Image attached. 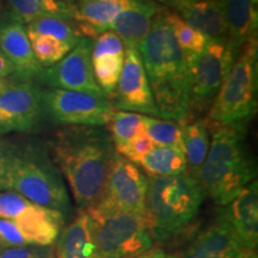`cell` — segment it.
Returning <instances> with one entry per match:
<instances>
[{
    "instance_id": "1",
    "label": "cell",
    "mask_w": 258,
    "mask_h": 258,
    "mask_svg": "<svg viewBox=\"0 0 258 258\" xmlns=\"http://www.w3.org/2000/svg\"><path fill=\"white\" fill-rule=\"evenodd\" d=\"M51 152L80 211L93 207L101 199L116 152L108 129L72 125L56 134Z\"/></svg>"
},
{
    "instance_id": "2",
    "label": "cell",
    "mask_w": 258,
    "mask_h": 258,
    "mask_svg": "<svg viewBox=\"0 0 258 258\" xmlns=\"http://www.w3.org/2000/svg\"><path fill=\"white\" fill-rule=\"evenodd\" d=\"M156 103L158 117L186 122L190 88L184 51L167 19V10L154 17L147 36L138 48Z\"/></svg>"
},
{
    "instance_id": "3",
    "label": "cell",
    "mask_w": 258,
    "mask_h": 258,
    "mask_svg": "<svg viewBox=\"0 0 258 258\" xmlns=\"http://www.w3.org/2000/svg\"><path fill=\"white\" fill-rule=\"evenodd\" d=\"M0 190L14 191L69 220L72 203L63 177L46 150L36 145L3 143Z\"/></svg>"
},
{
    "instance_id": "4",
    "label": "cell",
    "mask_w": 258,
    "mask_h": 258,
    "mask_svg": "<svg viewBox=\"0 0 258 258\" xmlns=\"http://www.w3.org/2000/svg\"><path fill=\"white\" fill-rule=\"evenodd\" d=\"M212 128L211 145L198 180L205 196L224 207L256 179L257 169L246 145V122L212 124Z\"/></svg>"
},
{
    "instance_id": "5",
    "label": "cell",
    "mask_w": 258,
    "mask_h": 258,
    "mask_svg": "<svg viewBox=\"0 0 258 258\" xmlns=\"http://www.w3.org/2000/svg\"><path fill=\"white\" fill-rule=\"evenodd\" d=\"M198 178L188 172L150 177L145 200V221L153 241H167L195 221L205 200Z\"/></svg>"
},
{
    "instance_id": "6",
    "label": "cell",
    "mask_w": 258,
    "mask_h": 258,
    "mask_svg": "<svg viewBox=\"0 0 258 258\" xmlns=\"http://www.w3.org/2000/svg\"><path fill=\"white\" fill-rule=\"evenodd\" d=\"M258 46L252 38L243 47L213 101L207 122L226 125L247 122L257 109Z\"/></svg>"
},
{
    "instance_id": "7",
    "label": "cell",
    "mask_w": 258,
    "mask_h": 258,
    "mask_svg": "<svg viewBox=\"0 0 258 258\" xmlns=\"http://www.w3.org/2000/svg\"><path fill=\"white\" fill-rule=\"evenodd\" d=\"M98 258H137L153 249L145 217L122 211L86 209Z\"/></svg>"
},
{
    "instance_id": "8",
    "label": "cell",
    "mask_w": 258,
    "mask_h": 258,
    "mask_svg": "<svg viewBox=\"0 0 258 258\" xmlns=\"http://www.w3.org/2000/svg\"><path fill=\"white\" fill-rule=\"evenodd\" d=\"M240 51L228 42L208 41L198 55L185 56L189 73L190 115L211 108Z\"/></svg>"
},
{
    "instance_id": "9",
    "label": "cell",
    "mask_w": 258,
    "mask_h": 258,
    "mask_svg": "<svg viewBox=\"0 0 258 258\" xmlns=\"http://www.w3.org/2000/svg\"><path fill=\"white\" fill-rule=\"evenodd\" d=\"M42 106L51 121L83 127H105L115 110L101 93L51 88L42 90Z\"/></svg>"
},
{
    "instance_id": "10",
    "label": "cell",
    "mask_w": 258,
    "mask_h": 258,
    "mask_svg": "<svg viewBox=\"0 0 258 258\" xmlns=\"http://www.w3.org/2000/svg\"><path fill=\"white\" fill-rule=\"evenodd\" d=\"M0 219L12 221L27 245H54L67 219L56 211L41 207L14 191L0 190Z\"/></svg>"
},
{
    "instance_id": "11",
    "label": "cell",
    "mask_w": 258,
    "mask_h": 258,
    "mask_svg": "<svg viewBox=\"0 0 258 258\" xmlns=\"http://www.w3.org/2000/svg\"><path fill=\"white\" fill-rule=\"evenodd\" d=\"M148 178L127 158L115 152L104 190L93 207L144 215Z\"/></svg>"
},
{
    "instance_id": "12",
    "label": "cell",
    "mask_w": 258,
    "mask_h": 258,
    "mask_svg": "<svg viewBox=\"0 0 258 258\" xmlns=\"http://www.w3.org/2000/svg\"><path fill=\"white\" fill-rule=\"evenodd\" d=\"M92 43V38L83 37L60 61L42 70L37 79L51 89L104 95L93 76Z\"/></svg>"
},
{
    "instance_id": "13",
    "label": "cell",
    "mask_w": 258,
    "mask_h": 258,
    "mask_svg": "<svg viewBox=\"0 0 258 258\" xmlns=\"http://www.w3.org/2000/svg\"><path fill=\"white\" fill-rule=\"evenodd\" d=\"M42 115V90L36 84L11 83L0 93V135L31 131Z\"/></svg>"
},
{
    "instance_id": "14",
    "label": "cell",
    "mask_w": 258,
    "mask_h": 258,
    "mask_svg": "<svg viewBox=\"0 0 258 258\" xmlns=\"http://www.w3.org/2000/svg\"><path fill=\"white\" fill-rule=\"evenodd\" d=\"M114 95L115 110L158 116L152 90L138 49L124 50L123 69Z\"/></svg>"
},
{
    "instance_id": "15",
    "label": "cell",
    "mask_w": 258,
    "mask_h": 258,
    "mask_svg": "<svg viewBox=\"0 0 258 258\" xmlns=\"http://www.w3.org/2000/svg\"><path fill=\"white\" fill-rule=\"evenodd\" d=\"M0 51L23 82L37 79L43 70L32 53L24 23L9 11L0 15Z\"/></svg>"
},
{
    "instance_id": "16",
    "label": "cell",
    "mask_w": 258,
    "mask_h": 258,
    "mask_svg": "<svg viewBox=\"0 0 258 258\" xmlns=\"http://www.w3.org/2000/svg\"><path fill=\"white\" fill-rule=\"evenodd\" d=\"M251 251L240 244L231 226L219 212L215 220L190 240L183 258H250Z\"/></svg>"
},
{
    "instance_id": "17",
    "label": "cell",
    "mask_w": 258,
    "mask_h": 258,
    "mask_svg": "<svg viewBox=\"0 0 258 258\" xmlns=\"http://www.w3.org/2000/svg\"><path fill=\"white\" fill-rule=\"evenodd\" d=\"M235 237L243 246L257 251L258 246V183L254 179L228 205L221 208Z\"/></svg>"
},
{
    "instance_id": "18",
    "label": "cell",
    "mask_w": 258,
    "mask_h": 258,
    "mask_svg": "<svg viewBox=\"0 0 258 258\" xmlns=\"http://www.w3.org/2000/svg\"><path fill=\"white\" fill-rule=\"evenodd\" d=\"M161 10L163 8L152 0H133L131 6L115 19L110 30L117 34L125 49H138Z\"/></svg>"
},
{
    "instance_id": "19",
    "label": "cell",
    "mask_w": 258,
    "mask_h": 258,
    "mask_svg": "<svg viewBox=\"0 0 258 258\" xmlns=\"http://www.w3.org/2000/svg\"><path fill=\"white\" fill-rule=\"evenodd\" d=\"M54 244V258H98L89 213L79 211L69 225L63 226Z\"/></svg>"
},
{
    "instance_id": "20",
    "label": "cell",
    "mask_w": 258,
    "mask_h": 258,
    "mask_svg": "<svg viewBox=\"0 0 258 258\" xmlns=\"http://www.w3.org/2000/svg\"><path fill=\"white\" fill-rule=\"evenodd\" d=\"M133 0H77L76 23L84 37L95 38L110 27Z\"/></svg>"
},
{
    "instance_id": "21",
    "label": "cell",
    "mask_w": 258,
    "mask_h": 258,
    "mask_svg": "<svg viewBox=\"0 0 258 258\" xmlns=\"http://www.w3.org/2000/svg\"><path fill=\"white\" fill-rule=\"evenodd\" d=\"M226 28L228 42L241 50L252 38H257L258 8L254 0H218Z\"/></svg>"
},
{
    "instance_id": "22",
    "label": "cell",
    "mask_w": 258,
    "mask_h": 258,
    "mask_svg": "<svg viewBox=\"0 0 258 258\" xmlns=\"http://www.w3.org/2000/svg\"><path fill=\"white\" fill-rule=\"evenodd\" d=\"M177 12L186 24L201 32L208 41L228 42L227 28L218 0H194Z\"/></svg>"
},
{
    "instance_id": "23",
    "label": "cell",
    "mask_w": 258,
    "mask_h": 258,
    "mask_svg": "<svg viewBox=\"0 0 258 258\" xmlns=\"http://www.w3.org/2000/svg\"><path fill=\"white\" fill-rule=\"evenodd\" d=\"M209 123L205 121L182 122V145L186 161V172L195 178L207 157L211 137Z\"/></svg>"
},
{
    "instance_id": "24",
    "label": "cell",
    "mask_w": 258,
    "mask_h": 258,
    "mask_svg": "<svg viewBox=\"0 0 258 258\" xmlns=\"http://www.w3.org/2000/svg\"><path fill=\"white\" fill-rule=\"evenodd\" d=\"M139 164L151 177H172L186 172L185 156L179 147L154 146Z\"/></svg>"
},
{
    "instance_id": "25",
    "label": "cell",
    "mask_w": 258,
    "mask_h": 258,
    "mask_svg": "<svg viewBox=\"0 0 258 258\" xmlns=\"http://www.w3.org/2000/svg\"><path fill=\"white\" fill-rule=\"evenodd\" d=\"M9 12L24 24L40 16L53 15L73 19L76 22V10L69 8L59 0H5Z\"/></svg>"
},
{
    "instance_id": "26",
    "label": "cell",
    "mask_w": 258,
    "mask_h": 258,
    "mask_svg": "<svg viewBox=\"0 0 258 258\" xmlns=\"http://www.w3.org/2000/svg\"><path fill=\"white\" fill-rule=\"evenodd\" d=\"M25 28L28 31L35 32V34L55 37L57 40L71 44L72 47L77 46L84 37L79 30L78 24L73 19L61 17V16H40L27 23Z\"/></svg>"
},
{
    "instance_id": "27",
    "label": "cell",
    "mask_w": 258,
    "mask_h": 258,
    "mask_svg": "<svg viewBox=\"0 0 258 258\" xmlns=\"http://www.w3.org/2000/svg\"><path fill=\"white\" fill-rule=\"evenodd\" d=\"M143 127L156 146H172L183 150L182 122L144 115Z\"/></svg>"
},
{
    "instance_id": "28",
    "label": "cell",
    "mask_w": 258,
    "mask_h": 258,
    "mask_svg": "<svg viewBox=\"0 0 258 258\" xmlns=\"http://www.w3.org/2000/svg\"><path fill=\"white\" fill-rule=\"evenodd\" d=\"M27 32L35 59L43 69L53 66L73 48L71 44L57 40L55 37L35 34L28 30Z\"/></svg>"
},
{
    "instance_id": "29",
    "label": "cell",
    "mask_w": 258,
    "mask_h": 258,
    "mask_svg": "<svg viewBox=\"0 0 258 258\" xmlns=\"http://www.w3.org/2000/svg\"><path fill=\"white\" fill-rule=\"evenodd\" d=\"M124 55H103L92 57V69L96 83L108 97L114 95L122 69Z\"/></svg>"
},
{
    "instance_id": "30",
    "label": "cell",
    "mask_w": 258,
    "mask_h": 258,
    "mask_svg": "<svg viewBox=\"0 0 258 258\" xmlns=\"http://www.w3.org/2000/svg\"><path fill=\"white\" fill-rule=\"evenodd\" d=\"M144 115L131 111L114 110L109 121V133L115 151L124 146L143 129Z\"/></svg>"
},
{
    "instance_id": "31",
    "label": "cell",
    "mask_w": 258,
    "mask_h": 258,
    "mask_svg": "<svg viewBox=\"0 0 258 258\" xmlns=\"http://www.w3.org/2000/svg\"><path fill=\"white\" fill-rule=\"evenodd\" d=\"M167 19L175 32L179 47L184 51L185 56H194L201 53L208 40L201 32L190 27L176 12L167 11Z\"/></svg>"
},
{
    "instance_id": "32",
    "label": "cell",
    "mask_w": 258,
    "mask_h": 258,
    "mask_svg": "<svg viewBox=\"0 0 258 258\" xmlns=\"http://www.w3.org/2000/svg\"><path fill=\"white\" fill-rule=\"evenodd\" d=\"M154 146L156 145L153 144V141L151 140V138L148 137L143 128L129 143L125 144L124 146L117 148L116 152L121 154L122 157L127 158L129 161L137 165Z\"/></svg>"
},
{
    "instance_id": "33",
    "label": "cell",
    "mask_w": 258,
    "mask_h": 258,
    "mask_svg": "<svg viewBox=\"0 0 258 258\" xmlns=\"http://www.w3.org/2000/svg\"><path fill=\"white\" fill-rule=\"evenodd\" d=\"M125 48L121 38L112 30L101 32L92 43V57L103 55H124Z\"/></svg>"
},
{
    "instance_id": "34",
    "label": "cell",
    "mask_w": 258,
    "mask_h": 258,
    "mask_svg": "<svg viewBox=\"0 0 258 258\" xmlns=\"http://www.w3.org/2000/svg\"><path fill=\"white\" fill-rule=\"evenodd\" d=\"M0 258H54V247L43 245H21L6 246L0 252Z\"/></svg>"
},
{
    "instance_id": "35",
    "label": "cell",
    "mask_w": 258,
    "mask_h": 258,
    "mask_svg": "<svg viewBox=\"0 0 258 258\" xmlns=\"http://www.w3.org/2000/svg\"><path fill=\"white\" fill-rule=\"evenodd\" d=\"M152 2L157 3V4L159 5L166 6V8L173 9L177 12L180 8H183V6L189 4V3L194 2V0H152Z\"/></svg>"
},
{
    "instance_id": "36",
    "label": "cell",
    "mask_w": 258,
    "mask_h": 258,
    "mask_svg": "<svg viewBox=\"0 0 258 258\" xmlns=\"http://www.w3.org/2000/svg\"><path fill=\"white\" fill-rule=\"evenodd\" d=\"M12 73H15L14 67L11 66V63L9 62L8 59L0 51V79H6Z\"/></svg>"
},
{
    "instance_id": "37",
    "label": "cell",
    "mask_w": 258,
    "mask_h": 258,
    "mask_svg": "<svg viewBox=\"0 0 258 258\" xmlns=\"http://www.w3.org/2000/svg\"><path fill=\"white\" fill-rule=\"evenodd\" d=\"M137 258H179V257L175 256V254L167 253L164 250H160V249H151L150 251H147L146 253L141 254V256H139Z\"/></svg>"
},
{
    "instance_id": "38",
    "label": "cell",
    "mask_w": 258,
    "mask_h": 258,
    "mask_svg": "<svg viewBox=\"0 0 258 258\" xmlns=\"http://www.w3.org/2000/svg\"><path fill=\"white\" fill-rule=\"evenodd\" d=\"M59 2H61V3H62V4L67 5V6H69V8L76 10V11H77V9H76L77 0H59Z\"/></svg>"
},
{
    "instance_id": "39",
    "label": "cell",
    "mask_w": 258,
    "mask_h": 258,
    "mask_svg": "<svg viewBox=\"0 0 258 258\" xmlns=\"http://www.w3.org/2000/svg\"><path fill=\"white\" fill-rule=\"evenodd\" d=\"M10 84H11V82L8 79H0V93L4 91V90L8 88Z\"/></svg>"
},
{
    "instance_id": "40",
    "label": "cell",
    "mask_w": 258,
    "mask_h": 258,
    "mask_svg": "<svg viewBox=\"0 0 258 258\" xmlns=\"http://www.w3.org/2000/svg\"><path fill=\"white\" fill-rule=\"evenodd\" d=\"M2 164H3V144L0 141V170H2Z\"/></svg>"
},
{
    "instance_id": "41",
    "label": "cell",
    "mask_w": 258,
    "mask_h": 258,
    "mask_svg": "<svg viewBox=\"0 0 258 258\" xmlns=\"http://www.w3.org/2000/svg\"><path fill=\"white\" fill-rule=\"evenodd\" d=\"M5 247H6V246H5V245H4V244H3V243H0V252H2V251H3V250H4V249H5Z\"/></svg>"
},
{
    "instance_id": "42",
    "label": "cell",
    "mask_w": 258,
    "mask_h": 258,
    "mask_svg": "<svg viewBox=\"0 0 258 258\" xmlns=\"http://www.w3.org/2000/svg\"><path fill=\"white\" fill-rule=\"evenodd\" d=\"M250 258H257V253H253V254H252V256H251Z\"/></svg>"
},
{
    "instance_id": "43",
    "label": "cell",
    "mask_w": 258,
    "mask_h": 258,
    "mask_svg": "<svg viewBox=\"0 0 258 258\" xmlns=\"http://www.w3.org/2000/svg\"><path fill=\"white\" fill-rule=\"evenodd\" d=\"M254 2H258V0H254Z\"/></svg>"
}]
</instances>
